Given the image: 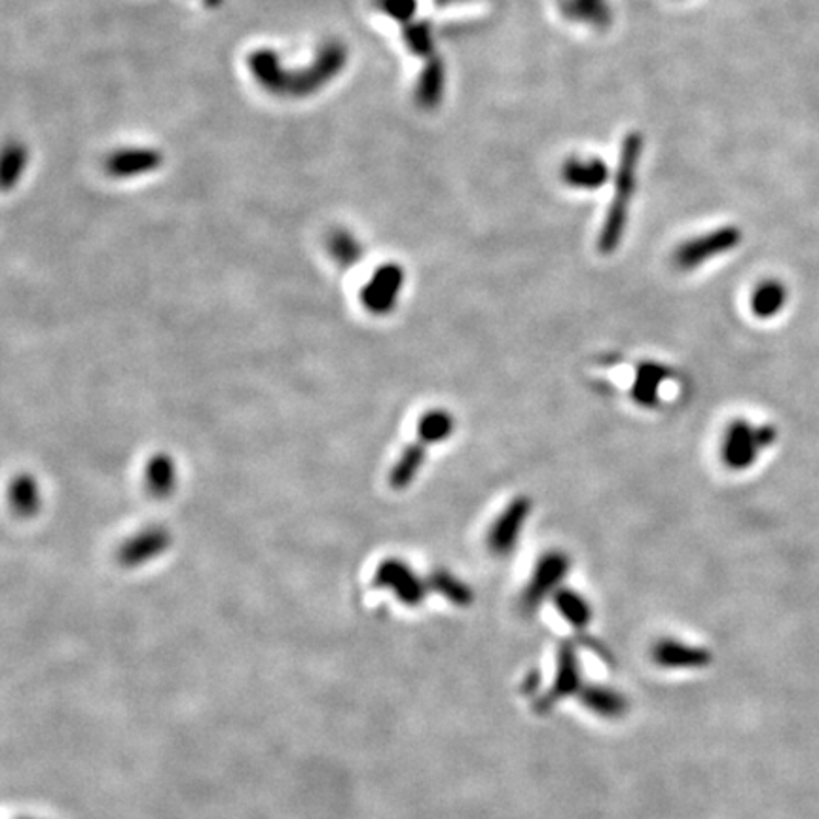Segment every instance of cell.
Returning <instances> with one entry per match:
<instances>
[{
    "mask_svg": "<svg viewBox=\"0 0 819 819\" xmlns=\"http://www.w3.org/2000/svg\"><path fill=\"white\" fill-rule=\"evenodd\" d=\"M670 378V371L660 363L645 361L635 368L634 385H632V400L642 408H655L660 402V389L664 382Z\"/></svg>",
    "mask_w": 819,
    "mask_h": 819,
    "instance_id": "cell-9",
    "label": "cell"
},
{
    "mask_svg": "<svg viewBox=\"0 0 819 819\" xmlns=\"http://www.w3.org/2000/svg\"><path fill=\"white\" fill-rule=\"evenodd\" d=\"M379 8L395 20L408 22L416 12V0H379Z\"/></svg>",
    "mask_w": 819,
    "mask_h": 819,
    "instance_id": "cell-24",
    "label": "cell"
},
{
    "mask_svg": "<svg viewBox=\"0 0 819 819\" xmlns=\"http://www.w3.org/2000/svg\"><path fill=\"white\" fill-rule=\"evenodd\" d=\"M23 165H25V150L23 149H8L4 154V169H2V183L4 186L12 185L14 178L20 177Z\"/></svg>",
    "mask_w": 819,
    "mask_h": 819,
    "instance_id": "cell-23",
    "label": "cell"
},
{
    "mask_svg": "<svg viewBox=\"0 0 819 819\" xmlns=\"http://www.w3.org/2000/svg\"><path fill=\"white\" fill-rule=\"evenodd\" d=\"M374 581L379 588H389L407 606H420L428 596V581H423L402 560H385L376 571Z\"/></svg>",
    "mask_w": 819,
    "mask_h": 819,
    "instance_id": "cell-6",
    "label": "cell"
},
{
    "mask_svg": "<svg viewBox=\"0 0 819 819\" xmlns=\"http://www.w3.org/2000/svg\"><path fill=\"white\" fill-rule=\"evenodd\" d=\"M17 819H35V818H17Z\"/></svg>",
    "mask_w": 819,
    "mask_h": 819,
    "instance_id": "cell-25",
    "label": "cell"
},
{
    "mask_svg": "<svg viewBox=\"0 0 819 819\" xmlns=\"http://www.w3.org/2000/svg\"><path fill=\"white\" fill-rule=\"evenodd\" d=\"M643 137L640 133H628L620 147L619 169L615 177L613 201L607 211L604 229L599 232L598 249L604 255H611L619 249L628 224V211L635 192L637 165L642 160Z\"/></svg>",
    "mask_w": 819,
    "mask_h": 819,
    "instance_id": "cell-1",
    "label": "cell"
},
{
    "mask_svg": "<svg viewBox=\"0 0 819 819\" xmlns=\"http://www.w3.org/2000/svg\"><path fill=\"white\" fill-rule=\"evenodd\" d=\"M740 229L736 226H723L707 234L692 237L689 242L681 243L674 253V264L677 270L691 271L710 262L713 258L727 255L736 249L741 243Z\"/></svg>",
    "mask_w": 819,
    "mask_h": 819,
    "instance_id": "cell-3",
    "label": "cell"
},
{
    "mask_svg": "<svg viewBox=\"0 0 819 819\" xmlns=\"http://www.w3.org/2000/svg\"><path fill=\"white\" fill-rule=\"evenodd\" d=\"M169 534L162 527H152L121 547L118 560L126 568H139L149 560L160 557L169 547Z\"/></svg>",
    "mask_w": 819,
    "mask_h": 819,
    "instance_id": "cell-8",
    "label": "cell"
},
{
    "mask_svg": "<svg viewBox=\"0 0 819 819\" xmlns=\"http://www.w3.org/2000/svg\"><path fill=\"white\" fill-rule=\"evenodd\" d=\"M562 178L565 185L577 190H599L609 178V169L599 157H573L563 165Z\"/></svg>",
    "mask_w": 819,
    "mask_h": 819,
    "instance_id": "cell-10",
    "label": "cell"
},
{
    "mask_svg": "<svg viewBox=\"0 0 819 819\" xmlns=\"http://www.w3.org/2000/svg\"><path fill=\"white\" fill-rule=\"evenodd\" d=\"M405 285V270L397 264H385L372 276L368 285L363 286V306L374 315L391 314L399 302Z\"/></svg>",
    "mask_w": 819,
    "mask_h": 819,
    "instance_id": "cell-5",
    "label": "cell"
},
{
    "mask_svg": "<svg viewBox=\"0 0 819 819\" xmlns=\"http://www.w3.org/2000/svg\"><path fill=\"white\" fill-rule=\"evenodd\" d=\"M777 441V429L770 423L756 428L751 421L734 420L721 442V459L728 469L748 470L759 461L762 452L774 446Z\"/></svg>",
    "mask_w": 819,
    "mask_h": 819,
    "instance_id": "cell-2",
    "label": "cell"
},
{
    "mask_svg": "<svg viewBox=\"0 0 819 819\" xmlns=\"http://www.w3.org/2000/svg\"><path fill=\"white\" fill-rule=\"evenodd\" d=\"M428 444L418 438V442H413L402 452V456L393 467L391 477H389V484H391L393 490H399L400 492V490H407L408 485L412 484L416 477L420 475L425 459H428Z\"/></svg>",
    "mask_w": 819,
    "mask_h": 819,
    "instance_id": "cell-13",
    "label": "cell"
},
{
    "mask_svg": "<svg viewBox=\"0 0 819 819\" xmlns=\"http://www.w3.org/2000/svg\"><path fill=\"white\" fill-rule=\"evenodd\" d=\"M562 12L573 22L590 23L596 27H606L611 22L607 0H562Z\"/></svg>",
    "mask_w": 819,
    "mask_h": 819,
    "instance_id": "cell-14",
    "label": "cell"
},
{
    "mask_svg": "<svg viewBox=\"0 0 819 819\" xmlns=\"http://www.w3.org/2000/svg\"><path fill=\"white\" fill-rule=\"evenodd\" d=\"M787 299H789V291L782 281L767 279L756 286L749 306H751V312L757 319L769 321L772 317H776L784 312V307L787 306Z\"/></svg>",
    "mask_w": 819,
    "mask_h": 819,
    "instance_id": "cell-11",
    "label": "cell"
},
{
    "mask_svg": "<svg viewBox=\"0 0 819 819\" xmlns=\"http://www.w3.org/2000/svg\"><path fill=\"white\" fill-rule=\"evenodd\" d=\"M456 431V420L446 410H431L418 423V438L428 446L448 441Z\"/></svg>",
    "mask_w": 819,
    "mask_h": 819,
    "instance_id": "cell-15",
    "label": "cell"
},
{
    "mask_svg": "<svg viewBox=\"0 0 819 819\" xmlns=\"http://www.w3.org/2000/svg\"><path fill=\"white\" fill-rule=\"evenodd\" d=\"M12 503H14L15 511L23 516H31L38 511L40 495H38L35 478L20 477L15 480L12 485Z\"/></svg>",
    "mask_w": 819,
    "mask_h": 819,
    "instance_id": "cell-18",
    "label": "cell"
},
{
    "mask_svg": "<svg viewBox=\"0 0 819 819\" xmlns=\"http://www.w3.org/2000/svg\"><path fill=\"white\" fill-rule=\"evenodd\" d=\"M429 586L433 590L441 592L446 598L456 601V604H467L470 599L469 588L461 581H457L454 575L446 573V571H435L429 577Z\"/></svg>",
    "mask_w": 819,
    "mask_h": 819,
    "instance_id": "cell-19",
    "label": "cell"
},
{
    "mask_svg": "<svg viewBox=\"0 0 819 819\" xmlns=\"http://www.w3.org/2000/svg\"><path fill=\"white\" fill-rule=\"evenodd\" d=\"M330 249L336 260L343 266H353L361 258V245L348 234H336L330 242Z\"/></svg>",
    "mask_w": 819,
    "mask_h": 819,
    "instance_id": "cell-22",
    "label": "cell"
},
{
    "mask_svg": "<svg viewBox=\"0 0 819 819\" xmlns=\"http://www.w3.org/2000/svg\"><path fill=\"white\" fill-rule=\"evenodd\" d=\"M442 90H444V67L442 61L433 59L428 65V69L421 77L420 86H418V97L423 107H435L441 101Z\"/></svg>",
    "mask_w": 819,
    "mask_h": 819,
    "instance_id": "cell-17",
    "label": "cell"
},
{
    "mask_svg": "<svg viewBox=\"0 0 819 819\" xmlns=\"http://www.w3.org/2000/svg\"><path fill=\"white\" fill-rule=\"evenodd\" d=\"M162 157L156 150H124L107 162L108 173L115 177H133L156 169Z\"/></svg>",
    "mask_w": 819,
    "mask_h": 819,
    "instance_id": "cell-12",
    "label": "cell"
},
{
    "mask_svg": "<svg viewBox=\"0 0 819 819\" xmlns=\"http://www.w3.org/2000/svg\"><path fill=\"white\" fill-rule=\"evenodd\" d=\"M557 606L562 611L565 619H570L575 624H583L590 617V609L585 599L578 596L577 592L558 590Z\"/></svg>",
    "mask_w": 819,
    "mask_h": 819,
    "instance_id": "cell-20",
    "label": "cell"
},
{
    "mask_svg": "<svg viewBox=\"0 0 819 819\" xmlns=\"http://www.w3.org/2000/svg\"><path fill=\"white\" fill-rule=\"evenodd\" d=\"M570 571V558L560 550H550L537 562L531 583L527 586V606H537L542 598H547L554 590Z\"/></svg>",
    "mask_w": 819,
    "mask_h": 819,
    "instance_id": "cell-7",
    "label": "cell"
},
{
    "mask_svg": "<svg viewBox=\"0 0 819 819\" xmlns=\"http://www.w3.org/2000/svg\"><path fill=\"white\" fill-rule=\"evenodd\" d=\"M147 484L156 498H165L175 488V467L169 457L156 456L147 467Z\"/></svg>",
    "mask_w": 819,
    "mask_h": 819,
    "instance_id": "cell-16",
    "label": "cell"
},
{
    "mask_svg": "<svg viewBox=\"0 0 819 819\" xmlns=\"http://www.w3.org/2000/svg\"><path fill=\"white\" fill-rule=\"evenodd\" d=\"M534 511V501L527 495L514 498L508 505L501 511L488 534V549L498 557L511 554L516 545L520 542L522 531L529 520V514Z\"/></svg>",
    "mask_w": 819,
    "mask_h": 819,
    "instance_id": "cell-4",
    "label": "cell"
},
{
    "mask_svg": "<svg viewBox=\"0 0 819 819\" xmlns=\"http://www.w3.org/2000/svg\"><path fill=\"white\" fill-rule=\"evenodd\" d=\"M408 48L418 56H431L433 51V31L428 22L410 23L405 31Z\"/></svg>",
    "mask_w": 819,
    "mask_h": 819,
    "instance_id": "cell-21",
    "label": "cell"
}]
</instances>
